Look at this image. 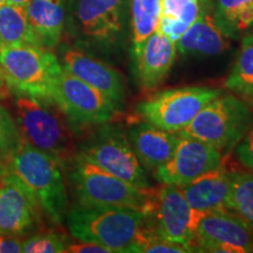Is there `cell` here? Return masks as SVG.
I'll use <instances>...</instances> for the list:
<instances>
[{"label":"cell","instance_id":"obj_1","mask_svg":"<svg viewBox=\"0 0 253 253\" xmlns=\"http://www.w3.org/2000/svg\"><path fill=\"white\" fill-rule=\"evenodd\" d=\"M65 221L75 239L96 243L112 253H128L143 236L147 216L131 208L77 204L67 211Z\"/></svg>","mask_w":253,"mask_h":253},{"label":"cell","instance_id":"obj_2","mask_svg":"<svg viewBox=\"0 0 253 253\" xmlns=\"http://www.w3.org/2000/svg\"><path fill=\"white\" fill-rule=\"evenodd\" d=\"M7 167L33 192L47 219L56 226H62L68 211L63 164L23 141L9 158Z\"/></svg>","mask_w":253,"mask_h":253},{"label":"cell","instance_id":"obj_3","mask_svg":"<svg viewBox=\"0 0 253 253\" xmlns=\"http://www.w3.org/2000/svg\"><path fill=\"white\" fill-rule=\"evenodd\" d=\"M13 112L24 142L56 158L63 167L75 156L74 131L53 101L14 94Z\"/></svg>","mask_w":253,"mask_h":253},{"label":"cell","instance_id":"obj_4","mask_svg":"<svg viewBox=\"0 0 253 253\" xmlns=\"http://www.w3.org/2000/svg\"><path fill=\"white\" fill-rule=\"evenodd\" d=\"M0 71L9 93L52 101L62 67L52 49L39 45L0 47Z\"/></svg>","mask_w":253,"mask_h":253},{"label":"cell","instance_id":"obj_5","mask_svg":"<svg viewBox=\"0 0 253 253\" xmlns=\"http://www.w3.org/2000/svg\"><path fill=\"white\" fill-rule=\"evenodd\" d=\"M67 164L68 181L79 205L131 208L147 212L153 194L151 186L142 189L132 185L78 154Z\"/></svg>","mask_w":253,"mask_h":253},{"label":"cell","instance_id":"obj_6","mask_svg":"<svg viewBox=\"0 0 253 253\" xmlns=\"http://www.w3.org/2000/svg\"><path fill=\"white\" fill-rule=\"evenodd\" d=\"M252 123L253 113L248 102L232 93H221L178 134L197 138L224 154L239 143Z\"/></svg>","mask_w":253,"mask_h":253},{"label":"cell","instance_id":"obj_7","mask_svg":"<svg viewBox=\"0 0 253 253\" xmlns=\"http://www.w3.org/2000/svg\"><path fill=\"white\" fill-rule=\"evenodd\" d=\"M126 0H73L69 27L75 46L108 53L122 42Z\"/></svg>","mask_w":253,"mask_h":253},{"label":"cell","instance_id":"obj_8","mask_svg":"<svg viewBox=\"0 0 253 253\" xmlns=\"http://www.w3.org/2000/svg\"><path fill=\"white\" fill-rule=\"evenodd\" d=\"M79 156L138 188H150L147 170L136 156L125 128L108 122L97 126L77 149Z\"/></svg>","mask_w":253,"mask_h":253},{"label":"cell","instance_id":"obj_9","mask_svg":"<svg viewBox=\"0 0 253 253\" xmlns=\"http://www.w3.org/2000/svg\"><path fill=\"white\" fill-rule=\"evenodd\" d=\"M52 101L75 132L113 122L120 110L107 95L62 69L55 82Z\"/></svg>","mask_w":253,"mask_h":253},{"label":"cell","instance_id":"obj_10","mask_svg":"<svg viewBox=\"0 0 253 253\" xmlns=\"http://www.w3.org/2000/svg\"><path fill=\"white\" fill-rule=\"evenodd\" d=\"M203 214L188 203L179 186L162 184L153 188L145 224L155 236L196 252V230Z\"/></svg>","mask_w":253,"mask_h":253},{"label":"cell","instance_id":"obj_11","mask_svg":"<svg viewBox=\"0 0 253 253\" xmlns=\"http://www.w3.org/2000/svg\"><path fill=\"white\" fill-rule=\"evenodd\" d=\"M220 94V89L208 86L173 88L158 91L142 101L136 110L145 122L163 130L179 132Z\"/></svg>","mask_w":253,"mask_h":253},{"label":"cell","instance_id":"obj_12","mask_svg":"<svg viewBox=\"0 0 253 253\" xmlns=\"http://www.w3.org/2000/svg\"><path fill=\"white\" fill-rule=\"evenodd\" d=\"M196 252H253V226L232 211L207 212L199 220Z\"/></svg>","mask_w":253,"mask_h":253},{"label":"cell","instance_id":"obj_13","mask_svg":"<svg viewBox=\"0 0 253 253\" xmlns=\"http://www.w3.org/2000/svg\"><path fill=\"white\" fill-rule=\"evenodd\" d=\"M41 213L36 196L13 172L0 177V235H27L41 223Z\"/></svg>","mask_w":253,"mask_h":253},{"label":"cell","instance_id":"obj_14","mask_svg":"<svg viewBox=\"0 0 253 253\" xmlns=\"http://www.w3.org/2000/svg\"><path fill=\"white\" fill-rule=\"evenodd\" d=\"M59 61L62 69L96 88L109 97L120 110L126 97L125 80L121 73L102 60L75 45L60 46Z\"/></svg>","mask_w":253,"mask_h":253},{"label":"cell","instance_id":"obj_15","mask_svg":"<svg viewBox=\"0 0 253 253\" xmlns=\"http://www.w3.org/2000/svg\"><path fill=\"white\" fill-rule=\"evenodd\" d=\"M224 155L216 148L191 137L181 135L172 157L154 171L161 184L182 186L204 172L216 168Z\"/></svg>","mask_w":253,"mask_h":253},{"label":"cell","instance_id":"obj_16","mask_svg":"<svg viewBox=\"0 0 253 253\" xmlns=\"http://www.w3.org/2000/svg\"><path fill=\"white\" fill-rule=\"evenodd\" d=\"M126 135L142 167L150 172L172 157L181 138L178 132L163 130L145 121L132 123Z\"/></svg>","mask_w":253,"mask_h":253},{"label":"cell","instance_id":"obj_17","mask_svg":"<svg viewBox=\"0 0 253 253\" xmlns=\"http://www.w3.org/2000/svg\"><path fill=\"white\" fill-rule=\"evenodd\" d=\"M177 54L176 42L156 30L145 40L134 60L135 75L141 88L151 90L169 74Z\"/></svg>","mask_w":253,"mask_h":253},{"label":"cell","instance_id":"obj_18","mask_svg":"<svg viewBox=\"0 0 253 253\" xmlns=\"http://www.w3.org/2000/svg\"><path fill=\"white\" fill-rule=\"evenodd\" d=\"M231 173L223 160L216 168L204 172L188 184L179 186L188 203L201 212L227 211Z\"/></svg>","mask_w":253,"mask_h":253},{"label":"cell","instance_id":"obj_19","mask_svg":"<svg viewBox=\"0 0 253 253\" xmlns=\"http://www.w3.org/2000/svg\"><path fill=\"white\" fill-rule=\"evenodd\" d=\"M230 40L218 25L209 0H205L199 17L176 41V49L183 55L212 56L229 48Z\"/></svg>","mask_w":253,"mask_h":253},{"label":"cell","instance_id":"obj_20","mask_svg":"<svg viewBox=\"0 0 253 253\" xmlns=\"http://www.w3.org/2000/svg\"><path fill=\"white\" fill-rule=\"evenodd\" d=\"M28 21L40 43L53 49L60 45L67 19V0H30Z\"/></svg>","mask_w":253,"mask_h":253},{"label":"cell","instance_id":"obj_21","mask_svg":"<svg viewBox=\"0 0 253 253\" xmlns=\"http://www.w3.org/2000/svg\"><path fill=\"white\" fill-rule=\"evenodd\" d=\"M205 0H161L157 30L176 42L201 14Z\"/></svg>","mask_w":253,"mask_h":253},{"label":"cell","instance_id":"obj_22","mask_svg":"<svg viewBox=\"0 0 253 253\" xmlns=\"http://www.w3.org/2000/svg\"><path fill=\"white\" fill-rule=\"evenodd\" d=\"M225 88L253 107V33L243 38Z\"/></svg>","mask_w":253,"mask_h":253},{"label":"cell","instance_id":"obj_23","mask_svg":"<svg viewBox=\"0 0 253 253\" xmlns=\"http://www.w3.org/2000/svg\"><path fill=\"white\" fill-rule=\"evenodd\" d=\"M19 45L42 46L32 30L26 8L5 2L0 6V47Z\"/></svg>","mask_w":253,"mask_h":253},{"label":"cell","instance_id":"obj_24","mask_svg":"<svg viewBox=\"0 0 253 253\" xmlns=\"http://www.w3.org/2000/svg\"><path fill=\"white\" fill-rule=\"evenodd\" d=\"M161 15V0H130L131 58L140 54L145 40L157 30Z\"/></svg>","mask_w":253,"mask_h":253},{"label":"cell","instance_id":"obj_25","mask_svg":"<svg viewBox=\"0 0 253 253\" xmlns=\"http://www.w3.org/2000/svg\"><path fill=\"white\" fill-rule=\"evenodd\" d=\"M213 14L224 33L237 39L253 26V0H216Z\"/></svg>","mask_w":253,"mask_h":253},{"label":"cell","instance_id":"obj_26","mask_svg":"<svg viewBox=\"0 0 253 253\" xmlns=\"http://www.w3.org/2000/svg\"><path fill=\"white\" fill-rule=\"evenodd\" d=\"M227 209L253 225V175L232 171Z\"/></svg>","mask_w":253,"mask_h":253},{"label":"cell","instance_id":"obj_27","mask_svg":"<svg viewBox=\"0 0 253 253\" xmlns=\"http://www.w3.org/2000/svg\"><path fill=\"white\" fill-rule=\"evenodd\" d=\"M21 143L23 138L14 119L5 107L0 104V162L7 164Z\"/></svg>","mask_w":253,"mask_h":253},{"label":"cell","instance_id":"obj_28","mask_svg":"<svg viewBox=\"0 0 253 253\" xmlns=\"http://www.w3.org/2000/svg\"><path fill=\"white\" fill-rule=\"evenodd\" d=\"M66 237L58 233H40L23 242L21 252L25 253H61L67 246Z\"/></svg>","mask_w":253,"mask_h":253},{"label":"cell","instance_id":"obj_29","mask_svg":"<svg viewBox=\"0 0 253 253\" xmlns=\"http://www.w3.org/2000/svg\"><path fill=\"white\" fill-rule=\"evenodd\" d=\"M236 154L240 162L253 170V126L249 129L244 137L237 144Z\"/></svg>","mask_w":253,"mask_h":253},{"label":"cell","instance_id":"obj_30","mask_svg":"<svg viewBox=\"0 0 253 253\" xmlns=\"http://www.w3.org/2000/svg\"><path fill=\"white\" fill-rule=\"evenodd\" d=\"M65 252L72 253H112L109 249L104 246L96 244L93 242H87V240H79L73 243H67Z\"/></svg>","mask_w":253,"mask_h":253},{"label":"cell","instance_id":"obj_31","mask_svg":"<svg viewBox=\"0 0 253 253\" xmlns=\"http://www.w3.org/2000/svg\"><path fill=\"white\" fill-rule=\"evenodd\" d=\"M23 249V240L18 237L0 235V253H18Z\"/></svg>","mask_w":253,"mask_h":253},{"label":"cell","instance_id":"obj_32","mask_svg":"<svg viewBox=\"0 0 253 253\" xmlns=\"http://www.w3.org/2000/svg\"><path fill=\"white\" fill-rule=\"evenodd\" d=\"M9 95V90L7 86H6V82L2 78L1 71H0V99H5Z\"/></svg>","mask_w":253,"mask_h":253},{"label":"cell","instance_id":"obj_33","mask_svg":"<svg viewBox=\"0 0 253 253\" xmlns=\"http://www.w3.org/2000/svg\"><path fill=\"white\" fill-rule=\"evenodd\" d=\"M6 2H7V4H9V5L18 6V7L26 8L28 2H30V0H6Z\"/></svg>","mask_w":253,"mask_h":253},{"label":"cell","instance_id":"obj_34","mask_svg":"<svg viewBox=\"0 0 253 253\" xmlns=\"http://www.w3.org/2000/svg\"><path fill=\"white\" fill-rule=\"evenodd\" d=\"M8 171V167H7V164L6 163H2V162H0V177H1L2 175H4V173H6Z\"/></svg>","mask_w":253,"mask_h":253},{"label":"cell","instance_id":"obj_35","mask_svg":"<svg viewBox=\"0 0 253 253\" xmlns=\"http://www.w3.org/2000/svg\"><path fill=\"white\" fill-rule=\"evenodd\" d=\"M6 2V0H0V6H1L2 4H5Z\"/></svg>","mask_w":253,"mask_h":253}]
</instances>
